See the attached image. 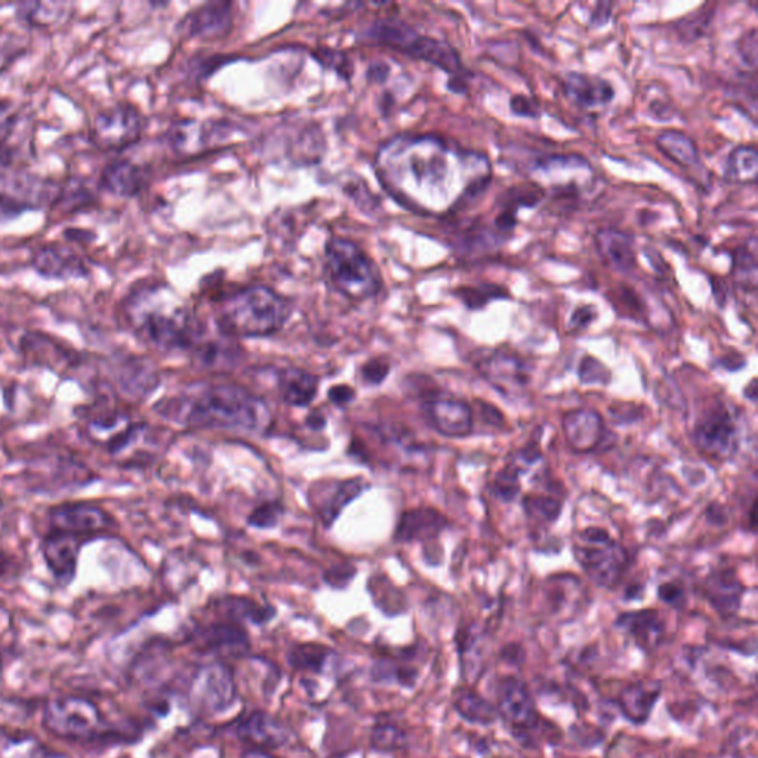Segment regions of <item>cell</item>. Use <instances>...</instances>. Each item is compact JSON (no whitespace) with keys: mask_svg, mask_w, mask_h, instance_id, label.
I'll list each match as a JSON object with an SVG mask.
<instances>
[{"mask_svg":"<svg viewBox=\"0 0 758 758\" xmlns=\"http://www.w3.org/2000/svg\"><path fill=\"white\" fill-rule=\"evenodd\" d=\"M563 89L579 109H605L615 100L613 86L602 77L590 73L569 72L563 80Z\"/></svg>","mask_w":758,"mask_h":758,"instance_id":"44dd1931","label":"cell"},{"mask_svg":"<svg viewBox=\"0 0 758 758\" xmlns=\"http://www.w3.org/2000/svg\"><path fill=\"white\" fill-rule=\"evenodd\" d=\"M446 525L445 516L434 508H415L400 517L396 539L400 542L427 541L436 538Z\"/></svg>","mask_w":758,"mask_h":758,"instance_id":"4316f807","label":"cell"},{"mask_svg":"<svg viewBox=\"0 0 758 758\" xmlns=\"http://www.w3.org/2000/svg\"><path fill=\"white\" fill-rule=\"evenodd\" d=\"M371 677L377 683L397 682L403 686H412L417 679V671L414 668L400 667L393 659L385 658L372 665Z\"/></svg>","mask_w":758,"mask_h":758,"instance_id":"7bdbcfd3","label":"cell"},{"mask_svg":"<svg viewBox=\"0 0 758 758\" xmlns=\"http://www.w3.org/2000/svg\"><path fill=\"white\" fill-rule=\"evenodd\" d=\"M283 514L282 505L279 502H266L252 511L249 516V525L258 529L273 528L279 523L280 516Z\"/></svg>","mask_w":758,"mask_h":758,"instance_id":"c3c4849f","label":"cell"},{"mask_svg":"<svg viewBox=\"0 0 758 758\" xmlns=\"http://www.w3.org/2000/svg\"><path fill=\"white\" fill-rule=\"evenodd\" d=\"M658 594L662 602L674 607L683 606L684 599H686L683 588L676 582H665L659 587Z\"/></svg>","mask_w":758,"mask_h":758,"instance_id":"11a10c76","label":"cell"},{"mask_svg":"<svg viewBox=\"0 0 758 758\" xmlns=\"http://www.w3.org/2000/svg\"><path fill=\"white\" fill-rule=\"evenodd\" d=\"M428 424L448 437H464L473 431L474 414L470 405L455 397L434 394L422 403Z\"/></svg>","mask_w":758,"mask_h":758,"instance_id":"9a60e30c","label":"cell"},{"mask_svg":"<svg viewBox=\"0 0 758 758\" xmlns=\"http://www.w3.org/2000/svg\"><path fill=\"white\" fill-rule=\"evenodd\" d=\"M233 24V5L226 2L206 3L191 11L181 21V33L187 38L215 39L227 35Z\"/></svg>","mask_w":758,"mask_h":758,"instance_id":"d6986e66","label":"cell"},{"mask_svg":"<svg viewBox=\"0 0 758 758\" xmlns=\"http://www.w3.org/2000/svg\"><path fill=\"white\" fill-rule=\"evenodd\" d=\"M736 52L742 63L748 69L756 70L758 63V33L757 29H751L750 32L744 33L736 42Z\"/></svg>","mask_w":758,"mask_h":758,"instance_id":"681fc988","label":"cell"},{"mask_svg":"<svg viewBox=\"0 0 758 758\" xmlns=\"http://www.w3.org/2000/svg\"><path fill=\"white\" fill-rule=\"evenodd\" d=\"M143 114L132 106H114L98 113L92 123V143L106 152H120L137 143L143 135Z\"/></svg>","mask_w":758,"mask_h":758,"instance_id":"8fae6325","label":"cell"},{"mask_svg":"<svg viewBox=\"0 0 758 758\" xmlns=\"http://www.w3.org/2000/svg\"><path fill=\"white\" fill-rule=\"evenodd\" d=\"M575 557L581 568L599 587H613L628 566V553L609 532L587 528L575 541Z\"/></svg>","mask_w":758,"mask_h":758,"instance_id":"52a82bcc","label":"cell"},{"mask_svg":"<svg viewBox=\"0 0 758 758\" xmlns=\"http://www.w3.org/2000/svg\"><path fill=\"white\" fill-rule=\"evenodd\" d=\"M750 391H751V394H750V396H748V399L756 400V397H757L756 379H754V381L751 382Z\"/></svg>","mask_w":758,"mask_h":758,"instance_id":"be15d7a7","label":"cell"},{"mask_svg":"<svg viewBox=\"0 0 758 758\" xmlns=\"http://www.w3.org/2000/svg\"><path fill=\"white\" fill-rule=\"evenodd\" d=\"M365 38L379 43V45L396 49V51L415 58V60L431 64V66L451 75V79L452 77L467 75L464 66H462L459 52L451 43L421 35L405 21L396 20V18L375 21L366 30Z\"/></svg>","mask_w":758,"mask_h":758,"instance_id":"8992f818","label":"cell"},{"mask_svg":"<svg viewBox=\"0 0 758 758\" xmlns=\"http://www.w3.org/2000/svg\"><path fill=\"white\" fill-rule=\"evenodd\" d=\"M323 273L338 294L353 301L377 297L384 283L374 260L344 237H332L326 243Z\"/></svg>","mask_w":758,"mask_h":758,"instance_id":"5b68a950","label":"cell"},{"mask_svg":"<svg viewBox=\"0 0 758 758\" xmlns=\"http://www.w3.org/2000/svg\"><path fill=\"white\" fill-rule=\"evenodd\" d=\"M526 514L536 522L553 523L562 513V504L556 498L545 495H529L523 499Z\"/></svg>","mask_w":758,"mask_h":758,"instance_id":"ee69618b","label":"cell"},{"mask_svg":"<svg viewBox=\"0 0 758 758\" xmlns=\"http://www.w3.org/2000/svg\"><path fill=\"white\" fill-rule=\"evenodd\" d=\"M325 417H323L320 412H313V414H310V417L307 418V424L310 425L311 428H322L323 425H325Z\"/></svg>","mask_w":758,"mask_h":758,"instance_id":"94428289","label":"cell"},{"mask_svg":"<svg viewBox=\"0 0 758 758\" xmlns=\"http://www.w3.org/2000/svg\"><path fill=\"white\" fill-rule=\"evenodd\" d=\"M612 12L613 3H597L596 8H594L593 12H591L590 21H588L591 29H602V27H605L606 24L609 23L610 18H612Z\"/></svg>","mask_w":758,"mask_h":758,"instance_id":"6f0895ef","label":"cell"},{"mask_svg":"<svg viewBox=\"0 0 758 758\" xmlns=\"http://www.w3.org/2000/svg\"><path fill=\"white\" fill-rule=\"evenodd\" d=\"M758 153L754 146H738L730 152L724 165V178L733 184H756Z\"/></svg>","mask_w":758,"mask_h":758,"instance_id":"d6a6232c","label":"cell"},{"mask_svg":"<svg viewBox=\"0 0 758 758\" xmlns=\"http://www.w3.org/2000/svg\"><path fill=\"white\" fill-rule=\"evenodd\" d=\"M406 742V735L393 723H378L372 730V748L382 753L397 750Z\"/></svg>","mask_w":758,"mask_h":758,"instance_id":"bcb514c9","label":"cell"},{"mask_svg":"<svg viewBox=\"0 0 758 758\" xmlns=\"http://www.w3.org/2000/svg\"><path fill=\"white\" fill-rule=\"evenodd\" d=\"M579 378L584 384H607L610 381V372L599 360L585 357L579 368Z\"/></svg>","mask_w":758,"mask_h":758,"instance_id":"f907efd6","label":"cell"},{"mask_svg":"<svg viewBox=\"0 0 758 758\" xmlns=\"http://www.w3.org/2000/svg\"><path fill=\"white\" fill-rule=\"evenodd\" d=\"M502 713L516 724H526L533 719V707L528 693L519 683L510 680L502 687Z\"/></svg>","mask_w":758,"mask_h":758,"instance_id":"e575fe53","label":"cell"},{"mask_svg":"<svg viewBox=\"0 0 758 758\" xmlns=\"http://www.w3.org/2000/svg\"><path fill=\"white\" fill-rule=\"evenodd\" d=\"M242 758H277L276 756H273V754L268 753V751L264 750H251L248 751V753L245 754Z\"/></svg>","mask_w":758,"mask_h":758,"instance_id":"6125c7cd","label":"cell"},{"mask_svg":"<svg viewBox=\"0 0 758 758\" xmlns=\"http://www.w3.org/2000/svg\"><path fill=\"white\" fill-rule=\"evenodd\" d=\"M126 316L138 340L160 353L191 351L203 335L190 308L166 285H147L132 292Z\"/></svg>","mask_w":758,"mask_h":758,"instance_id":"3957f363","label":"cell"},{"mask_svg":"<svg viewBox=\"0 0 758 758\" xmlns=\"http://www.w3.org/2000/svg\"><path fill=\"white\" fill-rule=\"evenodd\" d=\"M456 297L467 305L470 310H480L493 300H507L505 289L496 285L462 286L455 291Z\"/></svg>","mask_w":758,"mask_h":758,"instance_id":"b9f144b4","label":"cell"},{"mask_svg":"<svg viewBox=\"0 0 758 758\" xmlns=\"http://www.w3.org/2000/svg\"><path fill=\"white\" fill-rule=\"evenodd\" d=\"M713 18V9H708V11L701 9V11H696L695 14L674 23V30L684 43H692L707 35L711 24H713Z\"/></svg>","mask_w":758,"mask_h":758,"instance_id":"60d3db41","label":"cell"},{"mask_svg":"<svg viewBox=\"0 0 758 758\" xmlns=\"http://www.w3.org/2000/svg\"><path fill=\"white\" fill-rule=\"evenodd\" d=\"M9 566V560L6 559L3 554H0V573L5 572L6 568Z\"/></svg>","mask_w":758,"mask_h":758,"instance_id":"e7e4bbea","label":"cell"},{"mask_svg":"<svg viewBox=\"0 0 758 758\" xmlns=\"http://www.w3.org/2000/svg\"><path fill=\"white\" fill-rule=\"evenodd\" d=\"M331 650L319 643H303L295 645L289 650L288 661L291 667L300 671H314L320 673L328 661Z\"/></svg>","mask_w":758,"mask_h":758,"instance_id":"74e56055","label":"cell"},{"mask_svg":"<svg viewBox=\"0 0 758 758\" xmlns=\"http://www.w3.org/2000/svg\"><path fill=\"white\" fill-rule=\"evenodd\" d=\"M732 273L736 283L744 288L756 289L757 286V257L756 243L753 248L736 249L733 254Z\"/></svg>","mask_w":758,"mask_h":758,"instance_id":"ab89813d","label":"cell"},{"mask_svg":"<svg viewBox=\"0 0 758 758\" xmlns=\"http://www.w3.org/2000/svg\"><path fill=\"white\" fill-rule=\"evenodd\" d=\"M194 359L206 369H233L239 360V347L233 345L230 338L224 337L221 340H206L205 335L199 338V341L191 348Z\"/></svg>","mask_w":758,"mask_h":758,"instance_id":"f546056e","label":"cell"},{"mask_svg":"<svg viewBox=\"0 0 758 758\" xmlns=\"http://www.w3.org/2000/svg\"><path fill=\"white\" fill-rule=\"evenodd\" d=\"M363 491V482L360 479L344 480L335 486L334 491L323 501L320 507V516L326 526H331L345 507L357 498Z\"/></svg>","mask_w":758,"mask_h":758,"instance_id":"d590c367","label":"cell"},{"mask_svg":"<svg viewBox=\"0 0 758 758\" xmlns=\"http://www.w3.org/2000/svg\"><path fill=\"white\" fill-rule=\"evenodd\" d=\"M519 468L516 465L505 467L501 473L496 476L493 483V493L496 498L504 502H511L520 492Z\"/></svg>","mask_w":758,"mask_h":758,"instance_id":"7dc6e473","label":"cell"},{"mask_svg":"<svg viewBox=\"0 0 758 758\" xmlns=\"http://www.w3.org/2000/svg\"><path fill=\"white\" fill-rule=\"evenodd\" d=\"M594 242L603 260L619 273L628 274L636 268L634 239L630 234L615 228H603L597 231Z\"/></svg>","mask_w":758,"mask_h":758,"instance_id":"484cf974","label":"cell"},{"mask_svg":"<svg viewBox=\"0 0 758 758\" xmlns=\"http://www.w3.org/2000/svg\"><path fill=\"white\" fill-rule=\"evenodd\" d=\"M94 202V194L82 181L69 180L66 184H61L60 193L52 208H60L64 214H73L75 211L88 208Z\"/></svg>","mask_w":758,"mask_h":758,"instance_id":"f35d334b","label":"cell"},{"mask_svg":"<svg viewBox=\"0 0 758 758\" xmlns=\"http://www.w3.org/2000/svg\"><path fill=\"white\" fill-rule=\"evenodd\" d=\"M52 531L92 539L116 526L112 514L92 502H66L49 510Z\"/></svg>","mask_w":758,"mask_h":758,"instance_id":"4fadbf2b","label":"cell"},{"mask_svg":"<svg viewBox=\"0 0 758 758\" xmlns=\"http://www.w3.org/2000/svg\"><path fill=\"white\" fill-rule=\"evenodd\" d=\"M354 572L356 570H354L353 566H337V568L331 569L326 573L325 579L332 587L344 588L353 579Z\"/></svg>","mask_w":758,"mask_h":758,"instance_id":"680465c9","label":"cell"},{"mask_svg":"<svg viewBox=\"0 0 758 758\" xmlns=\"http://www.w3.org/2000/svg\"><path fill=\"white\" fill-rule=\"evenodd\" d=\"M193 640L199 649L220 655L242 656L249 649L248 634L237 622H215L200 628Z\"/></svg>","mask_w":758,"mask_h":758,"instance_id":"603a6c76","label":"cell"},{"mask_svg":"<svg viewBox=\"0 0 758 758\" xmlns=\"http://www.w3.org/2000/svg\"><path fill=\"white\" fill-rule=\"evenodd\" d=\"M291 311V303L274 289L251 285L223 295L215 319L224 337L263 338L279 332Z\"/></svg>","mask_w":758,"mask_h":758,"instance_id":"277c9868","label":"cell"},{"mask_svg":"<svg viewBox=\"0 0 758 758\" xmlns=\"http://www.w3.org/2000/svg\"><path fill=\"white\" fill-rule=\"evenodd\" d=\"M618 624L630 631L633 636L647 645H653L661 639L664 633V624L655 610H642V612L625 613L621 616Z\"/></svg>","mask_w":758,"mask_h":758,"instance_id":"836d02e7","label":"cell"},{"mask_svg":"<svg viewBox=\"0 0 758 758\" xmlns=\"http://www.w3.org/2000/svg\"><path fill=\"white\" fill-rule=\"evenodd\" d=\"M23 51V43L17 42V40H0V73L5 72V70L14 63L15 58H18L23 54Z\"/></svg>","mask_w":758,"mask_h":758,"instance_id":"db71d44e","label":"cell"},{"mask_svg":"<svg viewBox=\"0 0 758 758\" xmlns=\"http://www.w3.org/2000/svg\"><path fill=\"white\" fill-rule=\"evenodd\" d=\"M510 110L514 116L528 117V119H539L541 116V110H539L538 104L533 98L528 95L517 94L513 95L510 100Z\"/></svg>","mask_w":758,"mask_h":758,"instance_id":"816d5d0a","label":"cell"},{"mask_svg":"<svg viewBox=\"0 0 758 758\" xmlns=\"http://www.w3.org/2000/svg\"><path fill=\"white\" fill-rule=\"evenodd\" d=\"M114 377L123 393L132 399H146L159 385V374L150 360L131 357L125 359L114 369Z\"/></svg>","mask_w":758,"mask_h":758,"instance_id":"d4e9b609","label":"cell"},{"mask_svg":"<svg viewBox=\"0 0 758 758\" xmlns=\"http://www.w3.org/2000/svg\"><path fill=\"white\" fill-rule=\"evenodd\" d=\"M61 184L23 169L0 172V220L54 206Z\"/></svg>","mask_w":758,"mask_h":758,"instance_id":"ba28073f","label":"cell"},{"mask_svg":"<svg viewBox=\"0 0 758 758\" xmlns=\"http://www.w3.org/2000/svg\"><path fill=\"white\" fill-rule=\"evenodd\" d=\"M656 147L668 159L673 160L674 163L682 166V168H699V166H702L695 141L687 137L684 132L674 131V129L662 132L656 138Z\"/></svg>","mask_w":758,"mask_h":758,"instance_id":"4dcf8cb0","label":"cell"},{"mask_svg":"<svg viewBox=\"0 0 758 758\" xmlns=\"http://www.w3.org/2000/svg\"><path fill=\"white\" fill-rule=\"evenodd\" d=\"M277 387L283 402L303 408L316 397L319 379L303 369L286 368L280 371Z\"/></svg>","mask_w":758,"mask_h":758,"instance_id":"f1b7e54d","label":"cell"},{"mask_svg":"<svg viewBox=\"0 0 758 758\" xmlns=\"http://www.w3.org/2000/svg\"><path fill=\"white\" fill-rule=\"evenodd\" d=\"M221 609L226 615L236 621H249L252 624H264L274 616V609L270 606H260L258 603L242 597H227L220 603Z\"/></svg>","mask_w":758,"mask_h":758,"instance_id":"8d00e7d4","label":"cell"},{"mask_svg":"<svg viewBox=\"0 0 758 758\" xmlns=\"http://www.w3.org/2000/svg\"><path fill=\"white\" fill-rule=\"evenodd\" d=\"M18 125V114L11 104H0V166L11 168L12 150L8 143Z\"/></svg>","mask_w":758,"mask_h":758,"instance_id":"f6af8a7d","label":"cell"},{"mask_svg":"<svg viewBox=\"0 0 758 758\" xmlns=\"http://www.w3.org/2000/svg\"><path fill=\"white\" fill-rule=\"evenodd\" d=\"M695 443L702 454L714 459H729L738 449V428L726 406L717 402L705 409L695 425Z\"/></svg>","mask_w":758,"mask_h":758,"instance_id":"7c38bea8","label":"cell"},{"mask_svg":"<svg viewBox=\"0 0 758 758\" xmlns=\"http://www.w3.org/2000/svg\"><path fill=\"white\" fill-rule=\"evenodd\" d=\"M594 319H596V307L582 305L573 311L572 317H570V328L585 329Z\"/></svg>","mask_w":758,"mask_h":758,"instance_id":"9f6ffc18","label":"cell"},{"mask_svg":"<svg viewBox=\"0 0 758 758\" xmlns=\"http://www.w3.org/2000/svg\"><path fill=\"white\" fill-rule=\"evenodd\" d=\"M85 542L82 536L57 531H51L43 539V559L61 587H67L75 579L80 548Z\"/></svg>","mask_w":758,"mask_h":758,"instance_id":"e0dca14e","label":"cell"},{"mask_svg":"<svg viewBox=\"0 0 758 758\" xmlns=\"http://www.w3.org/2000/svg\"><path fill=\"white\" fill-rule=\"evenodd\" d=\"M474 365L480 375L504 396H519L528 385V368L520 357L508 351H483Z\"/></svg>","mask_w":758,"mask_h":758,"instance_id":"5bb4252c","label":"cell"},{"mask_svg":"<svg viewBox=\"0 0 758 758\" xmlns=\"http://www.w3.org/2000/svg\"><path fill=\"white\" fill-rule=\"evenodd\" d=\"M193 698L208 713H223L236 699V684L231 671L224 664L203 668L194 680Z\"/></svg>","mask_w":758,"mask_h":758,"instance_id":"2e32d148","label":"cell"},{"mask_svg":"<svg viewBox=\"0 0 758 758\" xmlns=\"http://www.w3.org/2000/svg\"><path fill=\"white\" fill-rule=\"evenodd\" d=\"M33 268L48 279H82L89 274L86 261L66 246L48 245L36 251Z\"/></svg>","mask_w":758,"mask_h":758,"instance_id":"ffe728a7","label":"cell"},{"mask_svg":"<svg viewBox=\"0 0 758 758\" xmlns=\"http://www.w3.org/2000/svg\"><path fill=\"white\" fill-rule=\"evenodd\" d=\"M49 732L72 741H94L104 735L103 717L92 702L82 698H58L49 702L45 711Z\"/></svg>","mask_w":758,"mask_h":758,"instance_id":"9c48e42d","label":"cell"},{"mask_svg":"<svg viewBox=\"0 0 758 758\" xmlns=\"http://www.w3.org/2000/svg\"><path fill=\"white\" fill-rule=\"evenodd\" d=\"M390 372V365L384 359H371L362 368V379L366 384L379 385Z\"/></svg>","mask_w":758,"mask_h":758,"instance_id":"f5cc1de1","label":"cell"},{"mask_svg":"<svg viewBox=\"0 0 758 758\" xmlns=\"http://www.w3.org/2000/svg\"><path fill=\"white\" fill-rule=\"evenodd\" d=\"M236 733L240 741L254 750H274L291 741L289 727L264 711H255L245 717L237 724Z\"/></svg>","mask_w":758,"mask_h":758,"instance_id":"ac0fdd59","label":"cell"},{"mask_svg":"<svg viewBox=\"0 0 758 758\" xmlns=\"http://www.w3.org/2000/svg\"><path fill=\"white\" fill-rule=\"evenodd\" d=\"M375 172L385 191L419 215L459 214L492 184L489 157L434 135H397L379 147Z\"/></svg>","mask_w":758,"mask_h":758,"instance_id":"6da1fadb","label":"cell"},{"mask_svg":"<svg viewBox=\"0 0 758 758\" xmlns=\"http://www.w3.org/2000/svg\"><path fill=\"white\" fill-rule=\"evenodd\" d=\"M72 5L60 2H27L17 8V18L29 27L57 26L70 17Z\"/></svg>","mask_w":758,"mask_h":758,"instance_id":"1f68e13d","label":"cell"},{"mask_svg":"<svg viewBox=\"0 0 758 758\" xmlns=\"http://www.w3.org/2000/svg\"><path fill=\"white\" fill-rule=\"evenodd\" d=\"M563 430L570 448L579 454H587L602 443L605 422L599 412L591 409H575L563 418Z\"/></svg>","mask_w":758,"mask_h":758,"instance_id":"7402d4cb","label":"cell"},{"mask_svg":"<svg viewBox=\"0 0 758 758\" xmlns=\"http://www.w3.org/2000/svg\"><path fill=\"white\" fill-rule=\"evenodd\" d=\"M356 397V391L348 385H335L329 390V399L335 403V405H345V403L353 402Z\"/></svg>","mask_w":758,"mask_h":758,"instance_id":"91938a15","label":"cell"},{"mask_svg":"<svg viewBox=\"0 0 758 758\" xmlns=\"http://www.w3.org/2000/svg\"><path fill=\"white\" fill-rule=\"evenodd\" d=\"M157 414L197 428L257 433L270 424L263 400L239 385H191L183 394L156 405Z\"/></svg>","mask_w":758,"mask_h":758,"instance_id":"7a4b0ae2","label":"cell"},{"mask_svg":"<svg viewBox=\"0 0 758 758\" xmlns=\"http://www.w3.org/2000/svg\"><path fill=\"white\" fill-rule=\"evenodd\" d=\"M147 181L149 175L143 166L129 159H116L104 168L100 184L110 194L129 199L146 189Z\"/></svg>","mask_w":758,"mask_h":758,"instance_id":"cb8c5ba5","label":"cell"},{"mask_svg":"<svg viewBox=\"0 0 758 758\" xmlns=\"http://www.w3.org/2000/svg\"><path fill=\"white\" fill-rule=\"evenodd\" d=\"M532 171L547 178L554 199L568 200H578L582 191L591 186L581 178L593 180L594 174L591 163L578 154L542 157L533 165Z\"/></svg>","mask_w":758,"mask_h":758,"instance_id":"30bf717a","label":"cell"},{"mask_svg":"<svg viewBox=\"0 0 758 758\" xmlns=\"http://www.w3.org/2000/svg\"><path fill=\"white\" fill-rule=\"evenodd\" d=\"M705 594L711 605L723 615L736 612L741 605L744 585L739 581L733 570H719L711 573L704 585Z\"/></svg>","mask_w":758,"mask_h":758,"instance_id":"83f0119b","label":"cell"}]
</instances>
